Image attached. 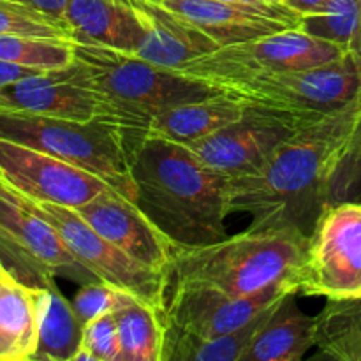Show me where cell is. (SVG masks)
<instances>
[{
    "mask_svg": "<svg viewBox=\"0 0 361 361\" xmlns=\"http://www.w3.org/2000/svg\"><path fill=\"white\" fill-rule=\"evenodd\" d=\"M361 116V95L282 141L254 173L228 178V210L252 217L250 228L296 229L310 236L326 208V183Z\"/></svg>",
    "mask_w": 361,
    "mask_h": 361,
    "instance_id": "obj_1",
    "label": "cell"
},
{
    "mask_svg": "<svg viewBox=\"0 0 361 361\" xmlns=\"http://www.w3.org/2000/svg\"><path fill=\"white\" fill-rule=\"evenodd\" d=\"M136 201L178 247L226 238L228 178L189 147L148 136L130 154Z\"/></svg>",
    "mask_w": 361,
    "mask_h": 361,
    "instance_id": "obj_2",
    "label": "cell"
},
{
    "mask_svg": "<svg viewBox=\"0 0 361 361\" xmlns=\"http://www.w3.org/2000/svg\"><path fill=\"white\" fill-rule=\"evenodd\" d=\"M309 236L296 229H247L207 245L178 247L166 277L173 286H201L249 296L284 279L302 263Z\"/></svg>",
    "mask_w": 361,
    "mask_h": 361,
    "instance_id": "obj_3",
    "label": "cell"
},
{
    "mask_svg": "<svg viewBox=\"0 0 361 361\" xmlns=\"http://www.w3.org/2000/svg\"><path fill=\"white\" fill-rule=\"evenodd\" d=\"M74 60L83 67L104 101L118 113L136 147L148 136L150 120L157 113L217 92L203 81L106 46L74 42Z\"/></svg>",
    "mask_w": 361,
    "mask_h": 361,
    "instance_id": "obj_4",
    "label": "cell"
},
{
    "mask_svg": "<svg viewBox=\"0 0 361 361\" xmlns=\"http://www.w3.org/2000/svg\"><path fill=\"white\" fill-rule=\"evenodd\" d=\"M0 137L87 169L104 180L111 189L136 201L130 176L133 147L126 134L111 123L101 120L74 122L0 109Z\"/></svg>",
    "mask_w": 361,
    "mask_h": 361,
    "instance_id": "obj_5",
    "label": "cell"
},
{
    "mask_svg": "<svg viewBox=\"0 0 361 361\" xmlns=\"http://www.w3.org/2000/svg\"><path fill=\"white\" fill-rule=\"evenodd\" d=\"M247 106L317 120L361 95V59L345 53L323 66L263 74L222 88Z\"/></svg>",
    "mask_w": 361,
    "mask_h": 361,
    "instance_id": "obj_6",
    "label": "cell"
},
{
    "mask_svg": "<svg viewBox=\"0 0 361 361\" xmlns=\"http://www.w3.org/2000/svg\"><path fill=\"white\" fill-rule=\"evenodd\" d=\"M345 53L349 51L341 46L305 34L300 28H286L238 44L222 46L175 71L222 90L275 71L323 66L342 59Z\"/></svg>",
    "mask_w": 361,
    "mask_h": 361,
    "instance_id": "obj_7",
    "label": "cell"
},
{
    "mask_svg": "<svg viewBox=\"0 0 361 361\" xmlns=\"http://www.w3.org/2000/svg\"><path fill=\"white\" fill-rule=\"evenodd\" d=\"M0 257L7 270L28 286H51L56 275L81 286L99 281L74 257L59 231L25 207L4 178L0 180Z\"/></svg>",
    "mask_w": 361,
    "mask_h": 361,
    "instance_id": "obj_8",
    "label": "cell"
},
{
    "mask_svg": "<svg viewBox=\"0 0 361 361\" xmlns=\"http://www.w3.org/2000/svg\"><path fill=\"white\" fill-rule=\"evenodd\" d=\"M293 281L298 295L361 296V203L324 208Z\"/></svg>",
    "mask_w": 361,
    "mask_h": 361,
    "instance_id": "obj_9",
    "label": "cell"
},
{
    "mask_svg": "<svg viewBox=\"0 0 361 361\" xmlns=\"http://www.w3.org/2000/svg\"><path fill=\"white\" fill-rule=\"evenodd\" d=\"M16 190V189H14ZM25 207L34 210L59 231L78 261L99 281L122 288L162 310L168 293V277L162 271L137 263L95 231L74 208L32 201L16 190Z\"/></svg>",
    "mask_w": 361,
    "mask_h": 361,
    "instance_id": "obj_10",
    "label": "cell"
},
{
    "mask_svg": "<svg viewBox=\"0 0 361 361\" xmlns=\"http://www.w3.org/2000/svg\"><path fill=\"white\" fill-rule=\"evenodd\" d=\"M296 291L293 279H284L249 296H231L201 286H173L161 310L166 342L207 341L231 334L288 293Z\"/></svg>",
    "mask_w": 361,
    "mask_h": 361,
    "instance_id": "obj_11",
    "label": "cell"
},
{
    "mask_svg": "<svg viewBox=\"0 0 361 361\" xmlns=\"http://www.w3.org/2000/svg\"><path fill=\"white\" fill-rule=\"evenodd\" d=\"M0 109L74 122L101 120L118 127L127 136L133 150L136 148L118 113L104 101L76 60L60 69L39 71L4 87L0 90Z\"/></svg>",
    "mask_w": 361,
    "mask_h": 361,
    "instance_id": "obj_12",
    "label": "cell"
},
{
    "mask_svg": "<svg viewBox=\"0 0 361 361\" xmlns=\"http://www.w3.org/2000/svg\"><path fill=\"white\" fill-rule=\"evenodd\" d=\"M312 122L316 120L247 106L242 118L189 148L204 164L233 178L259 169L282 141Z\"/></svg>",
    "mask_w": 361,
    "mask_h": 361,
    "instance_id": "obj_13",
    "label": "cell"
},
{
    "mask_svg": "<svg viewBox=\"0 0 361 361\" xmlns=\"http://www.w3.org/2000/svg\"><path fill=\"white\" fill-rule=\"evenodd\" d=\"M0 176L32 201L78 208L108 189L94 173L0 137Z\"/></svg>",
    "mask_w": 361,
    "mask_h": 361,
    "instance_id": "obj_14",
    "label": "cell"
},
{
    "mask_svg": "<svg viewBox=\"0 0 361 361\" xmlns=\"http://www.w3.org/2000/svg\"><path fill=\"white\" fill-rule=\"evenodd\" d=\"M74 210L134 261L162 274L168 271L178 245L118 190L108 187Z\"/></svg>",
    "mask_w": 361,
    "mask_h": 361,
    "instance_id": "obj_15",
    "label": "cell"
},
{
    "mask_svg": "<svg viewBox=\"0 0 361 361\" xmlns=\"http://www.w3.org/2000/svg\"><path fill=\"white\" fill-rule=\"evenodd\" d=\"M143 27V41L134 55L166 69H178L187 62L219 48L194 25L154 0H129Z\"/></svg>",
    "mask_w": 361,
    "mask_h": 361,
    "instance_id": "obj_16",
    "label": "cell"
},
{
    "mask_svg": "<svg viewBox=\"0 0 361 361\" xmlns=\"http://www.w3.org/2000/svg\"><path fill=\"white\" fill-rule=\"evenodd\" d=\"M63 25L73 42L136 53L143 27L129 0H69Z\"/></svg>",
    "mask_w": 361,
    "mask_h": 361,
    "instance_id": "obj_17",
    "label": "cell"
},
{
    "mask_svg": "<svg viewBox=\"0 0 361 361\" xmlns=\"http://www.w3.org/2000/svg\"><path fill=\"white\" fill-rule=\"evenodd\" d=\"M245 111V102L217 90L204 99L171 106L157 113L150 120L148 136L189 147L240 120Z\"/></svg>",
    "mask_w": 361,
    "mask_h": 361,
    "instance_id": "obj_18",
    "label": "cell"
},
{
    "mask_svg": "<svg viewBox=\"0 0 361 361\" xmlns=\"http://www.w3.org/2000/svg\"><path fill=\"white\" fill-rule=\"evenodd\" d=\"M159 4L194 25L219 48L291 28L274 18L221 0H161Z\"/></svg>",
    "mask_w": 361,
    "mask_h": 361,
    "instance_id": "obj_19",
    "label": "cell"
},
{
    "mask_svg": "<svg viewBox=\"0 0 361 361\" xmlns=\"http://www.w3.org/2000/svg\"><path fill=\"white\" fill-rule=\"evenodd\" d=\"M296 295L291 291L279 302L242 361H300L316 348V317L298 309Z\"/></svg>",
    "mask_w": 361,
    "mask_h": 361,
    "instance_id": "obj_20",
    "label": "cell"
},
{
    "mask_svg": "<svg viewBox=\"0 0 361 361\" xmlns=\"http://www.w3.org/2000/svg\"><path fill=\"white\" fill-rule=\"evenodd\" d=\"M37 349V298L9 270L0 274V361H28Z\"/></svg>",
    "mask_w": 361,
    "mask_h": 361,
    "instance_id": "obj_21",
    "label": "cell"
},
{
    "mask_svg": "<svg viewBox=\"0 0 361 361\" xmlns=\"http://www.w3.org/2000/svg\"><path fill=\"white\" fill-rule=\"evenodd\" d=\"M37 298V349L35 361H74L83 342L85 324L73 302L51 286H35Z\"/></svg>",
    "mask_w": 361,
    "mask_h": 361,
    "instance_id": "obj_22",
    "label": "cell"
},
{
    "mask_svg": "<svg viewBox=\"0 0 361 361\" xmlns=\"http://www.w3.org/2000/svg\"><path fill=\"white\" fill-rule=\"evenodd\" d=\"M316 348L338 361H361V296L331 298L316 317Z\"/></svg>",
    "mask_w": 361,
    "mask_h": 361,
    "instance_id": "obj_23",
    "label": "cell"
},
{
    "mask_svg": "<svg viewBox=\"0 0 361 361\" xmlns=\"http://www.w3.org/2000/svg\"><path fill=\"white\" fill-rule=\"evenodd\" d=\"M120 338L118 361H162L164 324L161 310L145 300H134L115 312Z\"/></svg>",
    "mask_w": 361,
    "mask_h": 361,
    "instance_id": "obj_24",
    "label": "cell"
},
{
    "mask_svg": "<svg viewBox=\"0 0 361 361\" xmlns=\"http://www.w3.org/2000/svg\"><path fill=\"white\" fill-rule=\"evenodd\" d=\"M361 0H324L317 13L302 16L300 30L355 51L360 34Z\"/></svg>",
    "mask_w": 361,
    "mask_h": 361,
    "instance_id": "obj_25",
    "label": "cell"
},
{
    "mask_svg": "<svg viewBox=\"0 0 361 361\" xmlns=\"http://www.w3.org/2000/svg\"><path fill=\"white\" fill-rule=\"evenodd\" d=\"M0 60L35 71H51L74 60V42L66 39L0 34Z\"/></svg>",
    "mask_w": 361,
    "mask_h": 361,
    "instance_id": "obj_26",
    "label": "cell"
},
{
    "mask_svg": "<svg viewBox=\"0 0 361 361\" xmlns=\"http://www.w3.org/2000/svg\"><path fill=\"white\" fill-rule=\"evenodd\" d=\"M338 203H361V116L328 176L326 207Z\"/></svg>",
    "mask_w": 361,
    "mask_h": 361,
    "instance_id": "obj_27",
    "label": "cell"
},
{
    "mask_svg": "<svg viewBox=\"0 0 361 361\" xmlns=\"http://www.w3.org/2000/svg\"><path fill=\"white\" fill-rule=\"evenodd\" d=\"M0 34L71 41L63 21L18 0H0Z\"/></svg>",
    "mask_w": 361,
    "mask_h": 361,
    "instance_id": "obj_28",
    "label": "cell"
},
{
    "mask_svg": "<svg viewBox=\"0 0 361 361\" xmlns=\"http://www.w3.org/2000/svg\"><path fill=\"white\" fill-rule=\"evenodd\" d=\"M134 300H137V296L126 289L116 288L108 282L95 281L81 286V289L73 298V307L81 323L87 324L88 321L104 316V314H115L116 310L123 309Z\"/></svg>",
    "mask_w": 361,
    "mask_h": 361,
    "instance_id": "obj_29",
    "label": "cell"
},
{
    "mask_svg": "<svg viewBox=\"0 0 361 361\" xmlns=\"http://www.w3.org/2000/svg\"><path fill=\"white\" fill-rule=\"evenodd\" d=\"M120 338L115 314H104L88 321L83 328V342L74 361H118Z\"/></svg>",
    "mask_w": 361,
    "mask_h": 361,
    "instance_id": "obj_30",
    "label": "cell"
},
{
    "mask_svg": "<svg viewBox=\"0 0 361 361\" xmlns=\"http://www.w3.org/2000/svg\"><path fill=\"white\" fill-rule=\"evenodd\" d=\"M221 2L231 4V6L236 7H243V9L254 11V13L264 14V16L282 21V23H286L291 28H298L300 21H302V14L289 9L284 4H274L268 2V0H221Z\"/></svg>",
    "mask_w": 361,
    "mask_h": 361,
    "instance_id": "obj_31",
    "label": "cell"
},
{
    "mask_svg": "<svg viewBox=\"0 0 361 361\" xmlns=\"http://www.w3.org/2000/svg\"><path fill=\"white\" fill-rule=\"evenodd\" d=\"M35 73H39V71L28 69V67L14 66V63L2 62V60H0V90H2L4 87H7L9 83H13V81H18L21 80V78L30 76V74H35Z\"/></svg>",
    "mask_w": 361,
    "mask_h": 361,
    "instance_id": "obj_32",
    "label": "cell"
},
{
    "mask_svg": "<svg viewBox=\"0 0 361 361\" xmlns=\"http://www.w3.org/2000/svg\"><path fill=\"white\" fill-rule=\"evenodd\" d=\"M282 4L302 14V16H309V14L317 13L321 9L324 0H282Z\"/></svg>",
    "mask_w": 361,
    "mask_h": 361,
    "instance_id": "obj_33",
    "label": "cell"
},
{
    "mask_svg": "<svg viewBox=\"0 0 361 361\" xmlns=\"http://www.w3.org/2000/svg\"><path fill=\"white\" fill-rule=\"evenodd\" d=\"M353 53H356V55L360 56L361 59V20H360V34H358V41H356V48H355V51Z\"/></svg>",
    "mask_w": 361,
    "mask_h": 361,
    "instance_id": "obj_34",
    "label": "cell"
},
{
    "mask_svg": "<svg viewBox=\"0 0 361 361\" xmlns=\"http://www.w3.org/2000/svg\"><path fill=\"white\" fill-rule=\"evenodd\" d=\"M7 268H6V264H4V261H2V257H0V274H2V271H6Z\"/></svg>",
    "mask_w": 361,
    "mask_h": 361,
    "instance_id": "obj_35",
    "label": "cell"
},
{
    "mask_svg": "<svg viewBox=\"0 0 361 361\" xmlns=\"http://www.w3.org/2000/svg\"><path fill=\"white\" fill-rule=\"evenodd\" d=\"M268 2H274V4H282V0H268Z\"/></svg>",
    "mask_w": 361,
    "mask_h": 361,
    "instance_id": "obj_36",
    "label": "cell"
},
{
    "mask_svg": "<svg viewBox=\"0 0 361 361\" xmlns=\"http://www.w3.org/2000/svg\"><path fill=\"white\" fill-rule=\"evenodd\" d=\"M154 2H161V0H154Z\"/></svg>",
    "mask_w": 361,
    "mask_h": 361,
    "instance_id": "obj_37",
    "label": "cell"
},
{
    "mask_svg": "<svg viewBox=\"0 0 361 361\" xmlns=\"http://www.w3.org/2000/svg\"><path fill=\"white\" fill-rule=\"evenodd\" d=\"M0 180H2V176H0Z\"/></svg>",
    "mask_w": 361,
    "mask_h": 361,
    "instance_id": "obj_38",
    "label": "cell"
}]
</instances>
